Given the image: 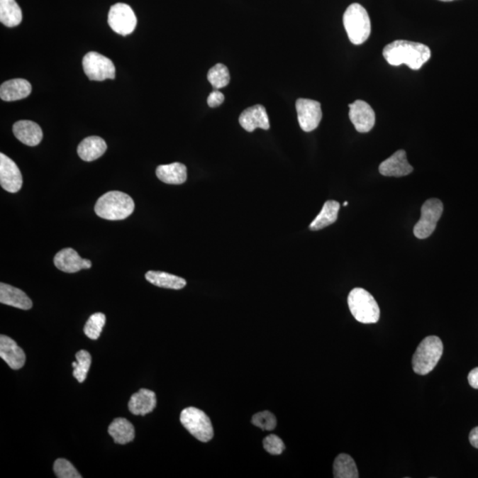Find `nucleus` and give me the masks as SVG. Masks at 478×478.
Masks as SVG:
<instances>
[{"mask_svg": "<svg viewBox=\"0 0 478 478\" xmlns=\"http://www.w3.org/2000/svg\"><path fill=\"white\" fill-rule=\"evenodd\" d=\"M263 447L270 455H279L284 452L285 445L283 440L277 435L271 434L269 436L264 438Z\"/></svg>", "mask_w": 478, "mask_h": 478, "instance_id": "nucleus-33", "label": "nucleus"}, {"mask_svg": "<svg viewBox=\"0 0 478 478\" xmlns=\"http://www.w3.org/2000/svg\"><path fill=\"white\" fill-rule=\"evenodd\" d=\"M443 343L437 336H429L421 342L413 356V369L416 374H429L437 366L443 355Z\"/></svg>", "mask_w": 478, "mask_h": 478, "instance_id": "nucleus-3", "label": "nucleus"}, {"mask_svg": "<svg viewBox=\"0 0 478 478\" xmlns=\"http://www.w3.org/2000/svg\"><path fill=\"white\" fill-rule=\"evenodd\" d=\"M349 118L360 133H367L376 123V113L367 102L356 101L349 105Z\"/></svg>", "mask_w": 478, "mask_h": 478, "instance_id": "nucleus-12", "label": "nucleus"}, {"mask_svg": "<svg viewBox=\"0 0 478 478\" xmlns=\"http://www.w3.org/2000/svg\"><path fill=\"white\" fill-rule=\"evenodd\" d=\"M145 279L156 287L172 290H180L187 285V281L184 278L162 271H148L145 274Z\"/></svg>", "mask_w": 478, "mask_h": 478, "instance_id": "nucleus-24", "label": "nucleus"}, {"mask_svg": "<svg viewBox=\"0 0 478 478\" xmlns=\"http://www.w3.org/2000/svg\"><path fill=\"white\" fill-rule=\"evenodd\" d=\"M109 433L115 443L126 445L135 438V428L130 421L125 418H116L109 428Z\"/></svg>", "mask_w": 478, "mask_h": 478, "instance_id": "nucleus-23", "label": "nucleus"}, {"mask_svg": "<svg viewBox=\"0 0 478 478\" xmlns=\"http://www.w3.org/2000/svg\"><path fill=\"white\" fill-rule=\"evenodd\" d=\"M0 302L23 310H30L33 306L31 299L24 291L4 283L0 284Z\"/></svg>", "mask_w": 478, "mask_h": 478, "instance_id": "nucleus-18", "label": "nucleus"}, {"mask_svg": "<svg viewBox=\"0 0 478 478\" xmlns=\"http://www.w3.org/2000/svg\"><path fill=\"white\" fill-rule=\"evenodd\" d=\"M224 99H226V97L222 92L218 90H213L209 96L208 105L212 109L217 108V106L223 104Z\"/></svg>", "mask_w": 478, "mask_h": 478, "instance_id": "nucleus-34", "label": "nucleus"}, {"mask_svg": "<svg viewBox=\"0 0 478 478\" xmlns=\"http://www.w3.org/2000/svg\"><path fill=\"white\" fill-rule=\"evenodd\" d=\"M137 17L127 4L117 3L110 9L109 24L117 34L128 35L134 31L137 26Z\"/></svg>", "mask_w": 478, "mask_h": 478, "instance_id": "nucleus-9", "label": "nucleus"}, {"mask_svg": "<svg viewBox=\"0 0 478 478\" xmlns=\"http://www.w3.org/2000/svg\"><path fill=\"white\" fill-rule=\"evenodd\" d=\"M239 123L248 132L255 131L258 128L267 130L270 127L269 116L262 105H255L245 109L239 117Z\"/></svg>", "mask_w": 478, "mask_h": 478, "instance_id": "nucleus-16", "label": "nucleus"}, {"mask_svg": "<svg viewBox=\"0 0 478 478\" xmlns=\"http://www.w3.org/2000/svg\"><path fill=\"white\" fill-rule=\"evenodd\" d=\"M0 357L13 369H21L26 362V355L23 349L5 335L0 336Z\"/></svg>", "mask_w": 478, "mask_h": 478, "instance_id": "nucleus-15", "label": "nucleus"}, {"mask_svg": "<svg viewBox=\"0 0 478 478\" xmlns=\"http://www.w3.org/2000/svg\"><path fill=\"white\" fill-rule=\"evenodd\" d=\"M13 132L18 140L28 146L38 145L42 141L43 131L34 121H17L13 124Z\"/></svg>", "mask_w": 478, "mask_h": 478, "instance_id": "nucleus-17", "label": "nucleus"}, {"mask_svg": "<svg viewBox=\"0 0 478 478\" xmlns=\"http://www.w3.org/2000/svg\"><path fill=\"white\" fill-rule=\"evenodd\" d=\"M135 209L133 199L124 192L113 191L106 192L98 199L95 213L103 219L120 221L128 218Z\"/></svg>", "mask_w": 478, "mask_h": 478, "instance_id": "nucleus-2", "label": "nucleus"}, {"mask_svg": "<svg viewBox=\"0 0 478 478\" xmlns=\"http://www.w3.org/2000/svg\"><path fill=\"white\" fill-rule=\"evenodd\" d=\"M157 404L156 394L148 389H141L140 391L131 396L128 402V409L135 416H144L155 410Z\"/></svg>", "mask_w": 478, "mask_h": 478, "instance_id": "nucleus-19", "label": "nucleus"}, {"mask_svg": "<svg viewBox=\"0 0 478 478\" xmlns=\"http://www.w3.org/2000/svg\"><path fill=\"white\" fill-rule=\"evenodd\" d=\"M348 205V201H345V202L344 203V206H347Z\"/></svg>", "mask_w": 478, "mask_h": 478, "instance_id": "nucleus-39", "label": "nucleus"}, {"mask_svg": "<svg viewBox=\"0 0 478 478\" xmlns=\"http://www.w3.org/2000/svg\"><path fill=\"white\" fill-rule=\"evenodd\" d=\"M72 366H73V367H74H74H76L77 366V362H74L72 363Z\"/></svg>", "mask_w": 478, "mask_h": 478, "instance_id": "nucleus-38", "label": "nucleus"}, {"mask_svg": "<svg viewBox=\"0 0 478 478\" xmlns=\"http://www.w3.org/2000/svg\"><path fill=\"white\" fill-rule=\"evenodd\" d=\"M343 23L349 40L355 45H360L367 41L371 32V23L369 14L360 4L354 3L345 10Z\"/></svg>", "mask_w": 478, "mask_h": 478, "instance_id": "nucleus-5", "label": "nucleus"}, {"mask_svg": "<svg viewBox=\"0 0 478 478\" xmlns=\"http://www.w3.org/2000/svg\"><path fill=\"white\" fill-rule=\"evenodd\" d=\"M299 126L305 132L315 130L322 120L323 112L318 101L313 99H299L296 101Z\"/></svg>", "mask_w": 478, "mask_h": 478, "instance_id": "nucleus-10", "label": "nucleus"}, {"mask_svg": "<svg viewBox=\"0 0 478 478\" xmlns=\"http://www.w3.org/2000/svg\"><path fill=\"white\" fill-rule=\"evenodd\" d=\"M333 475L335 478H358V469L354 459L347 454L338 455L335 459Z\"/></svg>", "mask_w": 478, "mask_h": 478, "instance_id": "nucleus-27", "label": "nucleus"}, {"mask_svg": "<svg viewBox=\"0 0 478 478\" xmlns=\"http://www.w3.org/2000/svg\"><path fill=\"white\" fill-rule=\"evenodd\" d=\"M469 442L474 448L478 449V427L474 428L469 434Z\"/></svg>", "mask_w": 478, "mask_h": 478, "instance_id": "nucleus-36", "label": "nucleus"}, {"mask_svg": "<svg viewBox=\"0 0 478 478\" xmlns=\"http://www.w3.org/2000/svg\"><path fill=\"white\" fill-rule=\"evenodd\" d=\"M349 309L358 322L376 323L380 318V309L376 299L362 288L352 289L348 299Z\"/></svg>", "mask_w": 478, "mask_h": 478, "instance_id": "nucleus-4", "label": "nucleus"}, {"mask_svg": "<svg viewBox=\"0 0 478 478\" xmlns=\"http://www.w3.org/2000/svg\"><path fill=\"white\" fill-rule=\"evenodd\" d=\"M76 358L77 366L74 369L73 376L74 378H77L79 383H84L85 379H87L89 370H90L91 356L90 352L81 350L77 352Z\"/></svg>", "mask_w": 478, "mask_h": 478, "instance_id": "nucleus-30", "label": "nucleus"}, {"mask_svg": "<svg viewBox=\"0 0 478 478\" xmlns=\"http://www.w3.org/2000/svg\"><path fill=\"white\" fill-rule=\"evenodd\" d=\"M32 87L27 80L13 79L5 82L0 87V98L4 101H16L27 98Z\"/></svg>", "mask_w": 478, "mask_h": 478, "instance_id": "nucleus-20", "label": "nucleus"}, {"mask_svg": "<svg viewBox=\"0 0 478 478\" xmlns=\"http://www.w3.org/2000/svg\"><path fill=\"white\" fill-rule=\"evenodd\" d=\"M23 20V13L16 0H0V21L6 27H16Z\"/></svg>", "mask_w": 478, "mask_h": 478, "instance_id": "nucleus-26", "label": "nucleus"}, {"mask_svg": "<svg viewBox=\"0 0 478 478\" xmlns=\"http://www.w3.org/2000/svg\"><path fill=\"white\" fill-rule=\"evenodd\" d=\"M252 423L260 429L273 430L277 426V418L272 413L263 411L257 413L252 416Z\"/></svg>", "mask_w": 478, "mask_h": 478, "instance_id": "nucleus-32", "label": "nucleus"}, {"mask_svg": "<svg viewBox=\"0 0 478 478\" xmlns=\"http://www.w3.org/2000/svg\"><path fill=\"white\" fill-rule=\"evenodd\" d=\"M106 148L108 145L104 139L94 135L84 138L80 143L77 148V153L84 162H94L104 155Z\"/></svg>", "mask_w": 478, "mask_h": 478, "instance_id": "nucleus-21", "label": "nucleus"}, {"mask_svg": "<svg viewBox=\"0 0 478 478\" xmlns=\"http://www.w3.org/2000/svg\"><path fill=\"white\" fill-rule=\"evenodd\" d=\"M443 203L438 199H430L424 202L421 209V218L413 228L417 238L426 239L433 235L437 223L443 213Z\"/></svg>", "mask_w": 478, "mask_h": 478, "instance_id": "nucleus-7", "label": "nucleus"}, {"mask_svg": "<svg viewBox=\"0 0 478 478\" xmlns=\"http://www.w3.org/2000/svg\"><path fill=\"white\" fill-rule=\"evenodd\" d=\"M384 58L391 66L406 64L413 70H418L431 57L430 49L421 43L396 40L384 48Z\"/></svg>", "mask_w": 478, "mask_h": 478, "instance_id": "nucleus-1", "label": "nucleus"}, {"mask_svg": "<svg viewBox=\"0 0 478 478\" xmlns=\"http://www.w3.org/2000/svg\"><path fill=\"white\" fill-rule=\"evenodd\" d=\"M53 470L59 478H81L79 472L74 468L72 463L65 459L56 460Z\"/></svg>", "mask_w": 478, "mask_h": 478, "instance_id": "nucleus-31", "label": "nucleus"}, {"mask_svg": "<svg viewBox=\"0 0 478 478\" xmlns=\"http://www.w3.org/2000/svg\"><path fill=\"white\" fill-rule=\"evenodd\" d=\"M57 269L66 273H76L82 269H91V260L82 259L77 251L72 248H65L60 251L55 257Z\"/></svg>", "mask_w": 478, "mask_h": 478, "instance_id": "nucleus-13", "label": "nucleus"}, {"mask_svg": "<svg viewBox=\"0 0 478 478\" xmlns=\"http://www.w3.org/2000/svg\"><path fill=\"white\" fill-rule=\"evenodd\" d=\"M106 323V316L102 313H96L90 316L84 328V333L92 340H97L102 333Z\"/></svg>", "mask_w": 478, "mask_h": 478, "instance_id": "nucleus-29", "label": "nucleus"}, {"mask_svg": "<svg viewBox=\"0 0 478 478\" xmlns=\"http://www.w3.org/2000/svg\"><path fill=\"white\" fill-rule=\"evenodd\" d=\"M468 380L470 387L478 390V367H475V369L470 371Z\"/></svg>", "mask_w": 478, "mask_h": 478, "instance_id": "nucleus-35", "label": "nucleus"}, {"mask_svg": "<svg viewBox=\"0 0 478 478\" xmlns=\"http://www.w3.org/2000/svg\"><path fill=\"white\" fill-rule=\"evenodd\" d=\"M156 176L167 184H183L187 180V169L180 162L160 165L157 167Z\"/></svg>", "mask_w": 478, "mask_h": 478, "instance_id": "nucleus-22", "label": "nucleus"}, {"mask_svg": "<svg viewBox=\"0 0 478 478\" xmlns=\"http://www.w3.org/2000/svg\"><path fill=\"white\" fill-rule=\"evenodd\" d=\"M23 176L16 163L4 153H0V184L4 190L16 194L23 187Z\"/></svg>", "mask_w": 478, "mask_h": 478, "instance_id": "nucleus-11", "label": "nucleus"}, {"mask_svg": "<svg viewBox=\"0 0 478 478\" xmlns=\"http://www.w3.org/2000/svg\"><path fill=\"white\" fill-rule=\"evenodd\" d=\"M180 422L198 440L206 443L212 440L213 437L212 423L202 410L192 406L184 409L181 413Z\"/></svg>", "mask_w": 478, "mask_h": 478, "instance_id": "nucleus-6", "label": "nucleus"}, {"mask_svg": "<svg viewBox=\"0 0 478 478\" xmlns=\"http://www.w3.org/2000/svg\"><path fill=\"white\" fill-rule=\"evenodd\" d=\"M208 79L215 90L224 88L230 81L229 70L223 64H216L209 71Z\"/></svg>", "mask_w": 478, "mask_h": 478, "instance_id": "nucleus-28", "label": "nucleus"}, {"mask_svg": "<svg viewBox=\"0 0 478 478\" xmlns=\"http://www.w3.org/2000/svg\"><path fill=\"white\" fill-rule=\"evenodd\" d=\"M413 167L406 159L404 150H399L379 166V172L384 177H402L413 172Z\"/></svg>", "mask_w": 478, "mask_h": 478, "instance_id": "nucleus-14", "label": "nucleus"}, {"mask_svg": "<svg viewBox=\"0 0 478 478\" xmlns=\"http://www.w3.org/2000/svg\"><path fill=\"white\" fill-rule=\"evenodd\" d=\"M83 67L85 74L91 81L115 79V65L111 60L101 53L88 52L84 57Z\"/></svg>", "mask_w": 478, "mask_h": 478, "instance_id": "nucleus-8", "label": "nucleus"}, {"mask_svg": "<svg viewBox=\"0 0 478 478\" xmlns=\"http://www.w3.org/2000/svg\"><path fill=\"white\" fill-rule=\"evenodd\" d=\"M340 209V204L338 201H329L324 203L322 211L310 224V230L316 231L331 226L338 220Z\"/></svg>", "mask_w": 478, "mask_h": 478, "instance_id": "nucleus-25", "label": "nucleus"}, {"mask_svg": "<svg viewBox=\"0 0 478 478\" xmlns=\"http://www.w3.org/2000/svg\"><path fill=\"white\" fill-rule=\"evenodd\" d=\"M440 1H443V2H451V1H454V0H440Z\"/></svg>", "mask_w": 478, "mask_h": 478, "instance_id": "nucleus-37", "label": "nucleus"}]
</instances>
